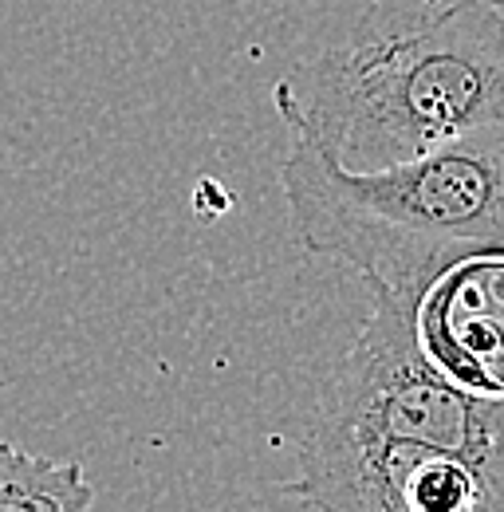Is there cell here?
Listing matches in <instances>:
<instances>
[{
  "label": "cell",
  "instance_id": "obj_1",
  "mask_svg": "<svg viewBox=\"0 0 504 512\" xmlns=\"http://www.w3.org/2000/svg\"><path fill=\"white\" fill-rule=\"evenodd\" d=\"M272 103L288 134L371 174L504 123L497 0H375L292 67Z\"/></svg>",
  "mask_w": 504,
  "mask_h": 512
},
{
  "label": "cell",
  "instance_id": "obj_2",
  "mask_svg": "<svg viewBox=\"0 0 504 512\" xmlns=\"http://www.w3.org/2000/svg\"><path fill=\"white\" fill-rule=\"evenodd\" d=\"M280 186L296 241L355 268L371 292L418 304L449 264L504 253V123L371 174L292 134Z\"/></svg>",
  "mask_w": 504,
  "mask_h": 512
},
{
  "label": "cell",
  "instance_id": "obj_3",
  "mask_svg": "<svg viewBox=\"0 0 504 512\" xmlns=\"http://www.w3.org/2000/svg\"><path fill=\"white\" fill-rule=\"evenodd\" d=\"M284 493L312 512H504V453L308 426Z\"/></svg>",
  "mask_w": 504,
  "mask_h": 512
},
{
  "label": "cell",
  "instance_id": "obj_4",
  "mask_svg": "<svg viewBox=\"0 0 504 512\" xmlns=\"http://www.w3.org/2000/svg\"><path fill=\"white\" fill-rule=\"evenodd\" d=\"M414 331L453 386L504 398V253L465 256L434 276L414 304Z\"/></svg>",
  "mask_w": 504,
  "mask_h": 512
},
{
  "label": "cell",
  "instance_id": "obj_5",
  "mask_svg": "<svg viewBox=\"0 0 504 512\" xmlns=\"http://www.w3.org/2000/svg\"><path fill=\"white\" fill-rule=\"evenodd\" d=\"M95 489L75 461L0 442V512H91Z\"/></svg>",
  "mask_w": 504,
  "mask_h": 512
},
{
  "label": "cell",
  "instance_id": "obj_6",
  "mask_svg": "<svg viewBox=\"0 0 504 512\" xmlns=\"http://www.w3.org/2000/svg\"><path fill=\"white\" fill-rule=\"evenodd\" d=\"M497 4H501V8H504V0H497Z\"/></svg>",
  "mask_w": 504,
  "mask_h": 512
}]
</instances>
